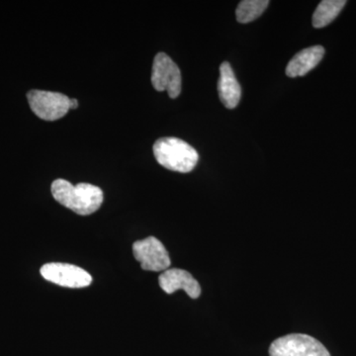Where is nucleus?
<instances>
[{"mask_svg":"<svg viewBox=\"0 0 356 356\" xmlns=\"http://www.w3.org/2000/svg\"><path fill=\"white\" fill-rule=\"evenodd\" d=\"M53 197L65 207L81 216H88L99 209L103 191L89 184L72 185L67 180L57 179L51 184Z\"/></svg>","mask_w":356,"mask_h":356,"instance_id":"obj_1","label":"nucleus"},{"mask_svg":"<svg viewBox=\"0 0 356 356\" xmlns=\"http://www.w3.org/2000/svg\"><path fill=\"white\" fill-rule=\"evenodd\" d=\"M154 156L159 165L172 172H191L197 165V151L177 138H161L154 143Z\"/></svg>","mask_w":356,"mask_h":356,"instance_id":"obj_2","label":"nucleus"},{"mask_svg":"<svg viewBox=\"0 0 356 356\" xmlns=\"http://www.w3.org/2000/svg\"><path fill=\"white\" fill-rule=\"evenodd\" d=\"M270 356H331L325 346L315 337L292 334L280 337L269 348Z\"/></svg>","mask_w":356,"mask_h":356,"instance_id":"obj_3","label":"nucleus"},{"mask_svg":"<svg viewBox=\"0 0 356 356\" xmlns=\"http://www.w3.org/2000/svg\"><path fill=\"white\" fill-rule=\"evenodd\" d=\"M27 100L35 115L46 121L58 120L70 109V99L63 93L31 90L27 93Z\"/></svg>","mask_w":356,"mask_h":356,"instance_id":"obj_4","label":"nucleus"},{"mask_svg":"<svg viewBox=\"0 0 356 356\" xmlns=\"http://www.w3.org/2000/svg\"><path fill=\"white\" fill-rule=\"evenodd\" d=\"M152 83L156 90L166 91L172 99L181 92V72L177 65L165 53L154 57Z\"/></svg>","mask_w":356,"mask_h":356,"instance_id":"obj_5","label":"nucleus"},{"mask_svg":"<svg viewBox=\"0 0 356 356\" xmlns=\"http://www.w3.org/2000/svg\"><path fill=\"white\" fill-rule=\"evenodd\" d=\"M133 254L144 270L165 271L170 266V259L163 243L154 236L137 241L133 245Z\"/></svg>","mask_w":356,"mask_h":356,"instance_id":"obj_6","label":"nucleus"},{"mask_svg":"<svg viewBox=\"0 0 356 356\" xmlns=\"http://www.w3.org/2000/svg\"><path fill=\"white\" fill-rule=\"evenodd\" d=\"M40 273L44 280L63 287L83 288L92 282L90 274L81 267L69 264H47L42 266Z\"/></svg>","mask_w":356,"mask_h":356,"instance_id":"obj_7","label":"nucleus"},{"mask_svg":"<svg viewBox=\"0 0 356 356\" xmlns=\"http://www.w3.org/2000/svg\"><path fill=\"white\" fill-rule=\"evenodd\" d=\"M159 286L168 294L181 289L192 299H197L201 294L198 281L188 271L184 269H168L159 277Z\"/></svg>","mask_w":356,"mask_h":356,"instance_id":"obj_8","label":"nucleus"},{"mask_svg":"<svg viewBox=\"0 0 356 356\" xmlns=\"http://www.w3.org/2000/svg\"><path fill=\"white\" fill-rule=\"evenodd\" d=\"M218 92H219L220 100L227 108L234 109L238 106L242 96V89L228 62L222 63L220 67Z\"/></svg>","mask_w":356,"mask_h":356,"instance_id":"obj_9","label":"nucleus"},{"mask_svg":"<svg viewBox=\"0 0 356 356\" xmlns=\"http://www.w3.org/2000/svg\"><path fill=\"white\" fill-rule=\"evenodd\" d=\"M325 55L322 46H313L300 51L288 63L286 74L289 77L304 76L317 67Z\"/></svg>","mask_w":356,"mask_h":356,"instance_id":"obj_10","label":"nucleus"},{"mask_svg":"<svg viewBox=\"0 0 356 356\" xmlns=\"http://www.w3.org/2000/svg\"><path fill=\"white\" fill-rule=\"evenodd\" d=\"M346 4L344 0H324L321 2L314 13V27L323 28L329 25L336 19Z\"/></svg>","mask_w":356,"mask_h":356,"instance_id":"obj_11","label":"nucleus"},{"mask_svg":"<svg viewBox=\"0 0 356 356\" xmlns=\"http://www.w3.org/2000/svg\"><path fill=\"white\" fill-rule=\"evenodd\" d=\"M267 0H243L236 10V20L242 24L257 19L268 6Z\"/></svg>","mask_w":356,"mask_h":356,"instance_id":"obj_12","label":"nucleus"},{"mask_svg":"<svg viewBox=\"0 0 356 356\" xmlns=\"http://www.w3.org/2000/svg\"><path fill=\"white\" fill-rule=\"evenodd\" d=\"M79 107V102L76 99H70V109H76Z\"/></svg>","mask_w":356,"mask_h":356,"instance_id":"obj_13","label":"nucleus"}]
</instances>
